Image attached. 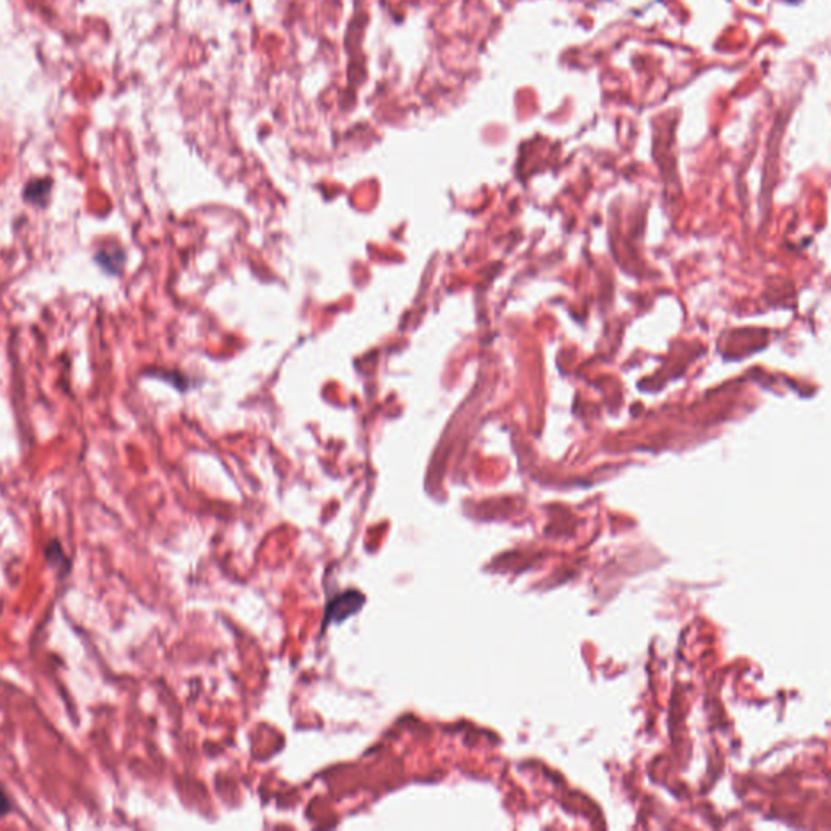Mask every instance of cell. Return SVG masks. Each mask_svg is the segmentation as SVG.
Instances as JSON below:
<instances>
[{"mask_svg":"<svg viewBox=\"0 0 831 831\" xmlns=\"http://www.w3.org/2000/svg\"><path fill=\"white\" fill-rule=\"evenodd\" d=\"M360 604H364V598L358 593L338 596L333 603H330L328 615H330V619L333 620H343L354 614V612L360 608Z\"/></svg>","mask_w":831,"mask_h":831,"instance_id":"obj_3","label":"cell"},{"mask_svg":"<svg viewBox=\"0 0 831 831\" xmlns=\"http://www.w3.org/2000/svg\"><path fill=\"white\" fill-rule=\"evenodd\" d=\"M46 557H47V562L51 564L54 568H60L62 573H67V568H69V560H67V555L64 554V549L60 548V543L57 539H54L49 543L47 549H46Z\"/></svg>","mask_w":831,"mask_h":831,"instance_id":"obj_4","label":"cell"},{"mask_svg":"<svg viewBox=\"0 0 831 831\" xmlns=\"http://www.w3.org/2000/svg\"><path fill=\"white\" fill-rule=\"evenodd\" d=\"M51 190H52V179L42 177V179H33L23 189V200L26 204L46 208L51 200Z\"/></svg>","mask_w":831,"mask_h":831,"instance_id":"obj_2","label":"cell"},{"mask_svg":"<svg viewBox=\"0 0 831 831\" xmlns=\"http://www.w3.org/2000/svg\"><path fill=\"white\" fill-rule=\"evenodd\" d=\"M234 2H236V0H234Z\"/></svg>","mask_w":831,"mask_h":831,"instance_id":"obj_6","label":"cell"},{"mask_svg":"<svg viewBox=\"0 0 831 831\" xmlns=\"http://www.w3.org/2000/svg\"><path fill=\"white\" fill-rule=\"evenodd\" d=\"M10 812H12V802H10L8 796L5 794L2 787H0V817L8 815Z\"/></svg>","mask_w":831,"mask_h":831,"instance_id":"obj_5","label":"cell"},{"mask_svg":"<svg viewBox=\"0 0 831 831\" xmlns=\"http://www.w3.org/2000/svg\"><path fill=\"white\" fill-rule=\"evenodd\" d=\"M95 264L109 276L122 275L127 264V254L119 244H107L95 254Z\"/></svg>","mask_w":831,"mask_h":831,"instance_id":"obj_1","label":"cell"}]
</instances>
